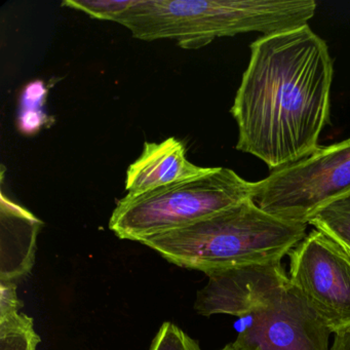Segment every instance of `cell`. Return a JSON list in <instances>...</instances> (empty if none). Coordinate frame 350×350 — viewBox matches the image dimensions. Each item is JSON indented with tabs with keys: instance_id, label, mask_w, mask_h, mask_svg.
<instances>
[{
	"instance_id": "obj_1",
	"label": "cell",
	"mask_w": 350,
	"mask_h": 350,
	"mask_svg": "<svg viewBox=\"0 0 350 350\" xmlns=\"http://www.w3.org/2000/svg\"><path fill=\"white\" fill-rule=\"evenodd\" d=\"M333 75L327 42L308 25L256 40L230 110L235 148L271 171L312 154L329 124Z\"/></svg>"
},
{
	"instance_id": "obj_2",
	"label": "cell",
	"mask_w": 350,
	"mask_h": 350,
	"mask_svg": "<svg viewBox=\"0 0 350 350\" xmlns=\"http://www.w3.org/2000/svg\"><path fill=\"white\" fill-rule=\"evenodd\" d=\"M317 7L314 0H136L116 23L137 40H173L184 50H198L216 38L303 27Z\"/></svg>"
},
{
	"instance_id": "obj_3",
	"label": "cell",
	"mask_w": 350,
	"mask_h": 350,
	"mask_svg": "<svg viewBox=\"0 0 350 350\" xmlns=\"http://www.w3.org/2000/svg\"><path fill=\"white\" fill-rule=\"evenodd\" d=\"M307 224L264 212L253 198L183 228L142 241L170 263L213 272L282 261L306 237Z\"/></svg>"
},
{
	"instance_id": "obj_4",
	"label": "cell",
	"mask_w": 350,
	"mask_h": 350,
	"mask_svg": "<svg viewBox=\"0 0 350 350\" xmlns=\"http://www.w3.org/2000/svg\"><path fill=\"white\" fill-rule=\"evenodd\" d=\"M253 198V182L226 167L139 196L126 194L109 221L110 230L126 241H142L194 224Z\"/></svg>"
},
{
	"instance_id": "obj_5",
	"label": "cell",
	"mask_w": 350,
	"mask_h": 350,
	"mask_svg": "<svg viewBox=\"0 0 350 350\" xmlns=\"http://www.w3.org/2000/svg\"><path fill=\"white\" fill-rule=\"evenodd\" d=\"M350 193V138L274 170L253 182V200L264 212L308 224L315 214Z\"/></svg>"
},
{
	"instance_id": "obj_6",
	"label": "cell",
	"mask_w": 350,
	"mask_h": 350,
	"mask_svg": "<svg viewBox=\"0 0 350 350\" xmlns=\"http://www.w3.org/2000/svg\"><path fill=\"white\" fill-rule=\"evenodd\" d=\"M290 280L332 333L350 327V258L321 231H311L288 253Z\"/></svg>"
},
{
	"instance_id": "obj_7",
	"label": "cell",
	"mask_w": 350,
	"mask_h": 350,
	"mask_svg": "<svg viewBox=\"0 0 350 350\" xmlns=\"http://www.w3.org/2000/svg\"><path fill=\"white\" fill-rule=\"evenodd\" d=\"M233 350H329L331 329L293 286L269 307L250 315Z\"/></svg>"
},
{
	"instance_id": "obj_8",
	"label": "cell",
	"mask_w": 350,
	"mask_h": 350,
	"mask_svg": "<svg viewBox=\"0 0 350 350\" xmlns=\"http://www.w3.org/2000/svg\"><path fill=\"white\" fill-rule=\"evenodd\" d=\"M196 295L202 317L229 314L245 319L269 307L291 284L282 261L252 264L213 272Z\"/></svg>"
},
{
	"instance_id": "obj_9",
	"label": "cell",
	"mask_w": 350,
	"mask_h": 350,
	"mask_svg": "<svg viewBox=\"0 0 350 350\" xmlns=\"http://www.w3.org/2000/svg\"><path fill=\"white\" fill-rule=\"evenodd\" d=\"M185 145L175 137L161 143L145 142L142 154L126 171L129 196H139L204 175L210 167L194 165Z\"/></svg>"
},
{
	"instance_id": "obj_10",
	"label": "cell",
	"mask_w": 350,
	"mask_h": 350,
	"mask_svg": "<svg viewBox=\"0 0 350 350\" xmlns=\"http://www.w3.org/2000/svg\"><path fill=\"white\" fill-rule=\"evenodd\" d=\"M0 208V282H15L34 266L42 222L3 193Z\"/></svg>"
},
{
	"instance_id": "obj_11",
	"label": "cell",
	"mask_w": 350,
	"mask_h": 350,
	"mask_svg": "<svg viewBox=\"0 0 350 350\" xmlns=\"http://www.w3.org/2000/svg\"><path fill=\"white\" fill-rule=\"evenodd\" d=\"M308 224L350 251V193L319 211Z\"/></svg>"
},
{
	"instance_id": "obj_12",
	"label": "cell",
	"mask_w": 350,
	"mask_h": 350,
	"mask_svg": "<svg viewBox=\"0 0 350 350\" xmlns=\"http://www.w3.org/2000/svg\"><path fill=\"white\" fill-rule=\"evenodd\" d=\"M40 341L33 319L25 313L0 317V350H36Z\"/></svg>"
},
{
	"instance_id": "obj_13",
	"label": "cell",
	"mask_w": 350,
	"mask_h": 350,
	"mask_svg": "<svg viewBox=\"0 0 350 350\" xmlns=\"http://www.w3.org/2000/svg\"><path fill=\"white\" fill-rule=\"evenodd\" d=\"M48 90L40 81H32L26 85L21 96L18 129L24 135H34L42 130L49 122L44 111V103Z\"/></svg>"
},
{
	"instance_id": "obj_14",
	"label": "cell",
	"mask_w": 350,
	"mask_h": 350,
	"mask_svg": "<svg viewBox=\"0 0 350 350\" xmlns=\"http://www.w3.org/2000/svg\"><path fill=\"white\" fill-rule=\"evenodd\" d=\"M136 3V0H64L63 7L87 14L93 19L116 22Z\"/></svg>"
},
{
	"instance_id": "obj_15",
	"label": "cell",
	"mask_w": 350,
	"mask_h": 350,
	"mask_svg": "<svg viewBox=\"0 0 350 350\" xmlns=\"http://www.w3.org/2000/svg\"><path fill=\"white\" fill-rule=\"evenodd\" d=\"M149 350H202L200 344L175 323L165 321L152 340Z\"/></svg>"
},
{
	"instance_id": "obj_16",
	"label": "cell",
	"mask_w": 350,
	"mask_h": 350,
	"mask_svg": "<svg viewBox=\"0 0 350 350\" xmlns=\"http://www.w3.org/2000/svg\"><path fill=\"white\" fill-rule=\"evenodd\" d=\"M23 305L18 297L17 284L12 282H0V317L20 312Z\"/></svg>"
},
{
	"instance_id": "obj_17",
	"label": "cell",
	"mask_w": 350,
	"mask_h": 350,
	"mask_svg": "<svg viewBox=\"0 0 350 350\" xmlns=\"http://www.w3.org/2000/svg\"><path fill=\"white\" fill-rule=\"evenodd\" d=\"M220 350H233V349H232V348L230 347V346L227 345V346H225V347L223 348V349H220Z\"/></svg>"
},
{
	"instance_id": "obj_18",
	"label": "cell",
	"mask_w": 350,
	"mask_h": 350,
	"mask_svg": "<svg viewBox=\"0 0 350 350\" xmlns=\"http://www.w3.org/2000/svg\"><path fill=\"white\" fill-rule=\"evenodd\" d=\"M344 249H345V247H344ZM346 252H347L348 256H349V258H350V251H349V250H346Z\"/></svg>"
}]
</instances>
